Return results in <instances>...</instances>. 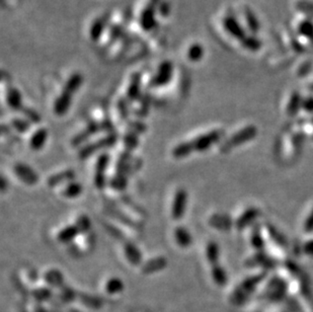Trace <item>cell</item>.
Listing matches in <instances>:
<instances>
[{
	"mask_svg": "<svg viewBox=\"0 0 313 312\" xmlns=\"http://www.w3.org/2000/svg\"><path fill=\"white\" fill-rule=\"evenodd\" d=\"M118 109H119V113L120 115L122 116L123 119H126L128 114H129V109H128V105H127V102L122 99L120 100L119 104H118Z\"/></svg>",
	"mask_w": 313,
	"mask_h": 312,
	"instance_id": "cell-33",
	"label": "cell"
},
{
	"mask_svg": "<svg viewBox=\"0 0 313 312\" xmlns=\"http://www.w3.org/2000/svg\"><path fill=\"white\" fill-rule=\"evenodd\" d=\"M45 281H46L52 287H54V286L57 287V286H60L61 283L63 282V277H62L61 273L58 272V270L57 271L52 270L45 275Z\"/></svg>",
	"mask_w": 313,
	"mask_h": 312,
	"instance_id": "cell-24",
	"label": "cell"
},
{
	"mask_svg": "<svg viewBox=\"0 0 313 312\" xmlns=\"http://www.w3.org/2000/svg\"><path fill=\"white\" fill-rule=\"evenodd\" d=\"M81 193H82V186L75 181H72L67 184L64 187V189L61 191V195L67 199H75Z\"/></svg>",
	"mask_w": 313,
	"mask_h": 312,
	"instance_id": "cell-20",
	"label": "cell"
},
{
	"mask_svg": "<svg viewBox=\"0 0 313 312\" xmlns=\"http://www.w3.org/2000/svg\"><path fill=\"white\" fill-rule=\"evenodd\" d=\"M21 101V95L18 89L13 87L9 88V91L7 93V104L9 105V107L14 110H22L24 109V106H22Z\"/></svg>",
	"mask_w": 313,
	"mask_h": 312,
	"instance_id": "cell-19",
	"label": "cell"
},
{
	"mask_svg": "<svg viewBox=\"0 0 313 312\" xmlns=\"http://www.w3.org/2000/svg\"><path fill=\"white\" fill-rule=\"evenodd\" d=\"M162 0H149L147 6L143 9L140 16V25L146 32L151 31L155 25V15Z\"/></svg>",
	"mask_w": 313,
	"mask_h": 312,
	"instance_id": "cell-1",
	"label": "cell"
},
{
	"mask_svg": "<svg viewBox=\"0 0 313 312\" xmlns=\"http://www.w3.org/2000/svg\"><path fill=\"white\" fill-rule=\"evenodd\" d=\"M80 233V230L76 226V224L68 225L65 228H63L59 233L57 234V239L61 243H69L72 241L78 234Z\"/></svg>",
	"mask_w": 313,
	"mask_h": 312,
	"instance_id": "cell-16",
	"label": "cell"
},
{
	"mask_svg": "<svg viewBox=\"0 0 313 312\" xmlns=\"http://www.w3.org/2000/svg\"><path fill=\"white\" fill-rule=\"evenodd\" d=\"M116 141H117V136L115 135L114 133H109L107 136L99 140L98 142L91 143V144H88L87 146H85L83 149H80V152H79L80 158H86L88 155L93 154L97 150H100V148L109 147L113 144H115Z\"/></svg>",
	"mask_w": 313,
	"mask_h": 312,
	"instance_id": "cell-6",
	"label": "cell"
},
{
	"mask_svg": "<svg viewBox=\"0 0 313 312\" xmlns=\"http://www.w3.org/2000/svg\"><path fill=\"white\" fill-rule=\"evenodd\" d=\"M166 260L163 257H158L152 259L150 260H148L147 262H145L142 266V272L144 274H152L155 272H158L166 266Z\"/></svg>",
	"mask_w": 313,
	"mask_h": 312,
	"instance_id": "cell-14",
	"label": "cell"
},
{
	"mask_svg": "<svg viewBox=\"0 0 313 312\" xmlns=\"http://www.w3.org/2000/svg\"><path fill=\"white\" fill-rule=\"evenodd\" d=\"M108 162H109V155L107 153H104L98 158L97 163H96L95 185L100 190L104 189L106 184L104 172L108 166Z\"/></svg>",
	"mask_w": 313,
	"mask_h": 312,
	"instance_id": "cell-7",
	"label": "cell"
},
{
	"mask_svg": "<svg viewBox=\"0 0 313 312\" xmlns=\"http://www.w3.org/2000/svg\"><path fill=\"white\" fill-rule=\"evenodd\" d=\"M48 138V131L45 128H40L36 130L30 138V147L32 150H41Z\"/></svg>",
	"mask_w": 313,
	"mask_h": 312,
	"instance_id": "cell-10",
	"label": "cell"
},
{
	"mask_svg": "<svg viewBox=\"0 0 313 312\" xmlns=\"http://www.w3.org/2000/svg\"><path fill=\"white\" fill-rule=\"evenodd\" d=\"M172 78V64L169 61H164L160 64L156 75L150 80V87H161L167 85Z\"/></svg>",
	"mask_w": 313,
	"mask_h": 312,
	"instance_id": "cell-3",
	"label": "cell"
},
{
	"mask_svg": "<svg viewBox=\"0 0 313 312\" xmlns=\"http://www.w3.org/2000/svg\"><path fill=\"white\" fill-rule=\"evenodd\" d=\"M140 91H141V74L135 73L131 77V81L128 87L127 98L131 102L136 101L140 98Z\"/></svg>",
	"mask_w": 313,
	"mask_h": 312,
	"instance_id": "cell-12",
	"label": "cell"
},
{
	"mask_svg": "<svg viewBox=\"0 0 313 312\" xmlns=\"http://www.w3.org/2000/svg\"><path fill=\"white\" fill-rule=\"evenodd\" d=\"M192 152H194V150L191 145V142H182L180 144H177L172 149L171 154L176 159H183L186 158Z\"/></svg>",
	"mask_w": 313,
	"mask_h": 312,
	"instance_id": "cell-21",
	"label": "cell"
},
{
	"mask_svg": "<svg viewBox=\"0 0 313 312\" xmlns=\"http://www.w3.org/2000/svg\"><path fill=\"white\" fill-rule=\"evenodd\" d=\"M108 20H109V13L104 14L95 20V22L91 28V32H89L93 41H98L101 39Z\"/></svg>",
	"mask_w": 313,
	"mask_h": 312,
	"instance_id": "cell-11",
	"label": "cell"
},
{
	"mask_svg": "<svg viewBox=\"0 0 313 312\" xmlns=\"http://www.w3.org/2000/svg\"><path fill=\"white\" fill-rule=\"evenodd\" d=\"M71 98L72 95L62 92V94L57 98V100L54 103V113L57 116H63L67 111H68L70 104H71Z\"/></svg>",
	"mask_w": 313,
	"mask_h": 312,
	"instance_id": "cell-9",
	"label": "cell"
},
{
	"mask_svg": "<svg viewBox=\"0 0 313 312\" xmlns=\"http://www.w3.org/2000/svg\"><path fill=\"white\" fill-rule=\"evenodd\" d=\"M124 253H125V257L127 258V260L133 265H139L141 263V260H142L141 253H140L139 249H137L133 243L129 242V243L125 244Z\"/></svg>",
	"mask_w": 313,
	"mask_h": 312,
	"instance_id": "cell-17",
	"label": "cell"
},
{
	"mask_svg": "<svg viewBox=\"0 0 313 312\" xmlns=\"http://www.w3.org/2000/svg\"><path fill=\"white\" fill-rule=\"evenodd\" d=\"M124 282L118 277H110L104 284V291L107 296H116L124 291Z\"/></svg>",
	"mask_w": 313,
	"mask_h": 312,
	"instance_id": "cell-8",
	"label": "cell"
},
{
	"mask_svg": "<svg viewBox=\"0 0 313 312\" xmlns=\"http://www.w3.org/2000/svg\"><path fill=\"white\" fill-rule=\"evenodd\" d=\"M223 24H224V27L228 31V33L230 35H232L234 38H236L238 40L244 38V32L242 31L240 25L236 21V19H234L233 17H231V16L225 17L224 21H223Z\"/></svg>",
	"mask_w": 313,
	"mask_h": 312,
	"instance_id": "cell-18",
	"label": "cell"
},
{
	"mask_svg": "<svg viewBox=\"0 0 313 312\" xmlns=\"http://www.w3.org/2000/svg\"><path fill=\"white\" fill-rule=\"evenodd\" d=\"M218 247L217 244L214 243V242H209L208 245H207V249H206V257H207V260L210 261V263H215L218 260Z\"/></svg>",
	"mask_w": 313,
	"mask_h": 312,
	"instance_id": "cell-26",
	"label": "cell"
},
{
	"mask_svg": "<svg viewBox=\"0 0 313 312\" xmlns=\"http://www.w3.org/2000/svg\"><path fill=\"white\" fill-rule=\"evenodd\" d=\"M13 172L19 181H21L22 183L28 186H34L39 181V176L36 173V171L27 164H24V163L14 164Z\"/></svg>",
	"mask_w": 313,
	"mask_h": 312,
	"instance_id": "cell-4",
	"label": "cell"
},
{
	"mask_svg": "<svg viewBox=\"0 0 313 312\" xmlns=\"http://www.w3.org/2000/svg\"><path fill=\"white\" fill-rule=\"evenodd\" d=\"M75 177L74 171L72 170H64L62 172L56 173L51 175L48 178V185L50 187H56L59 186L63 183H70L73 181V178Z\"/></svg>",
	"mask_w": 313,
	"mask_h": 312,
	"instance_id": "cell-15",
	"label": "cell"
},
{
	"mask_svg": "<svg viewBox=\"0 0 313 312\" xmlns=\"http://www.w3.org/2000/svg\"><path fill=\"white\" fill-rule=\"evenodd\" d=\"M11 126L19 133H26L30 129V123L27 120L13 119L11 121Z\"/></svg>",
	"mask_w": 313,
	"mask_h": 312,
	"instance_id": "cell-27",
	"label": "cell"
},
{
	"mask_svg": "<svg viewBox=\"0 0 313 312\" xmlns=\"http://www.w3.org/2000/svg\"><path fill=\"white\" fill-rule=\"evenodd\" d=\"M188 203V194L185 189H177L171 206V217L174 220H180L184 217Z\"/></svg>",
	"mask_w": 313,
	"mask_h": 312,
	"instance_id": "cell-2",
	"label": "cell"
},
{
	"mask_svg": "<svg viewBox=\"0 0 313 312\" xmlns=\"http://www.w3.org/2000/svg\"><path fill=\"white\" fill-rule=\"evenodd\" d=\"M174 240L178 247L183 249H188L193 242V238L189 230L183 226H177L174 229Z\"/></svg>",
	"mask_w": 313,
	"mask_h": 312,
	"instance_id": "cell-13",
	"label": "cell"
},
{
	"mask_svg": "<svg viewBox=\"0 0 313 312\" xmlns=\"http://www.w3.org/2000/svg\"><path fill=\"white\" fill-rule=\"evenodd\" d=\"M204 56V48L200 44H194L189 49L188 57L193 62H198Z\"/></svg>",
	"mask_w": 313,
	"mask_h": 312,
	"instance_id": "cell-23",
	"label": "cell"
},
{
	"mask_svg": "<svg viewBox=\"0 0 313 312\" xmlns=\"http://www.w3.org/2000/svg\"><path fill=\"white\" fill-rule=\"evenodd\" d=\"M122 35H123L122 27L119 25H115L113 28H111V30L109 32V41L116 42L118 39L121 38Z\"/></svg>",
	"mask_w": 313,
	"mask_h": 312,
	"instance_id": "cell-31",
	"label": "cell"
},
{
	"mask_svg": "<svg viewBox=\"0 0 313 312\" xmlns=\"http://www.w3.org/2000/svg\"><path fill=\"white\" fill-rule=\"evenodd\" d=\"M137 144H138V140H137V138L135 136V133L134 132H130L128 135L124 138V145L128 150L132 149L133 147H136Z\"/></svg>",
	"mask_w": 313,
	"mask_h": 312,
	"instance_id": "cell-29",
	"label": "cell"
},
{
	"mask_svg": "<svg viewBox=\"0 0 313 312\" xmlns=\"http://www.w3.org/2000/svg\"><path fill=\"white\" fill-rule=\"evenodd\" d=\"M76 226L80 230L81 234H85L86 232L91 231V220L85 215H80L76 220Z\"/></svg>",
	"mask_w": 313,
	"mask_h": 312,
	"instance_id": "cell-25",
	"label": "cell"
},
{
	"mask_svg": "<svg viewBox=\"0 0 313 312\" xmlns=\"http://www.w3.org/2000/svg\"><path fill=\"white\" fill-rule=\"evenodd\" d=\"M111 185L114 186L115 189L123 190L126 187V185H127L126 176L123 173H118L117 172V176L115 178H113V181H111Z\"/></svg>",
	"mask_w": 313,
	"mask_h": 312,
	"instance_id": "cell-30",
	"label": "cell"
},
{
	"mask_svg": "<svg viewBox=\"0 0 313 312\" xmlns=\"http://www.w3.org/2000/svg\"><path fill=\"white\" fill-rule=\"evenodd\" d=\"M221 133L219 131H213L204 135H200L196 139L191 141V145L194 151H205L209 147H211L219 138Z\"/></svg>",
	"mask_w": 313,
	"mask_h": 312,
	"instance_id": "cell-5",
	"label": "cell"
},
{
	"mask_svg": "<svg viewBox=\"0 0 313 312\" xmlns=\"http://www.w3.org/2000/svg\"><path fill=\"white\" fill-rule=\"evenodd\" d=\"M212 276H213V279H214V281L217 283V284H219V285H221V284H223L225 282V273H224V271H223L220 266H218V265H215L214 267H213V270H212Z\"/></svg>",
	"mask_w": 313,
	"mask_h": 312,
	"instance_id": "cell-28",
	"label": "cell"
},
{
	"mask_svg": "<svg viewBox=\"0 0 313 312\" xmlns=\"http://www.w3.org/2000/svg\"><path fill=\"white\" fill-rule=\"evenodd\" d=\"M82 82H83V76L80 73H74L70 76L68 80H67L63 91L70 95H73L81 86Z\"/></svg>",
	"mask_w": 313,
	"mask_h": 312,
	"instance_id": "cell-22",
	"label": "cell"
},
{
	"mask_svg": "<svg viewBox=\"0 0 313 312\" xmlns=\"http://www.w3.org/2000/svg\"><path fill=\"white\" fill-rule=\"evenodd\" d=\"M21 111H22V113H24V114H26V117H27L29 120H31V121H33V122H39V121H40V116L38 115L37 111H35L34 109L24 107V109H22Z\"/></svg>",
	"mask_w": 313,
	"mask_h": 312,
	"instance_id": "cell-32",
	"label": "cell"
},
{
	"mask_svg": "<svg viewBox=\"0 0 313 312\" xmlns=\"http://www.w3.org/2000/svg\"><path fill=\"white\" fill-rule=\"evenodd\" d=\"M170 9H171L170 3L167 2V1H165V0H162L161 3H160L159 6H158L159 14L162 15V16H167V15L170 13Z\"/></svg>",
	"mask_w": 313,
	"mask_h": 312,
	"instance_id": "cell-34",
	"label": "cell"
}]
</instances>
